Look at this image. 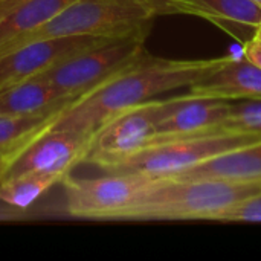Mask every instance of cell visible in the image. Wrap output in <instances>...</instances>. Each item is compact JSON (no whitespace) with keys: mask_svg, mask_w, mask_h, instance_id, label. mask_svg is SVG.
<instances>
[{"mask_svg":"<svg viewBox=\"0 0 261 261\" xmlns=\"http://www.w3.org/2000/svg\"><path fill=\"white\" fill-rule=\"evenodd\" d=\"M162 99L130 107L101 124L92 135L84 164L110 173L154 141Z\"/></svg>","mask_w":261,"mask_h":261,"instance_id":"52a82bcc","label":"cell"},{"mask_svg":"<svg viewBox=\"0 0 261 261\" xmlns=\"http://www.w3.org/2000/svg\"><path fill=\"white\" fill-rule=\"evenodd\" d=\"M254 37H255L257 40H260L261 41V24L258 26V28H257V29H255V34H254Z\"/></svg>","mask_w":261,"mask_h":261,"instance_id":"603a6c76","label":"cell"},{"mask_svg":"<svg viewBox=\"0 0 261 261\" xmlns=\"http://www.w3.org/2000/svg\"><path fill=\"white\" fill-rule=\"evenodd\" d=\"M145 37L104 40L38 73L63 95L78 99L145 52Z\"/></svg>","mask_w":261,"mask_h":261,"instance_id":"8992f818","label":"cell"},{"mask_svg":"<svg viewBox=\"0 0 261 261\" xmlns=\"http://www.w3.org/2000/svg\"><path fill=\"white\" fill-rule=\"evenodd\" d=\"M251 2H254L258 8H261V0H251Z\"/></svg>","mask_w":261,"mask_h":261,"instance_id":"cb8c5ba5","label":"cell"},{"mask_svg":"<svg viewBox=\"0 0 261 261\" xmlns=\"http://www.w3.org/2000/svg\"><path fill=\"white\" fill-rule=\"evenodd\" d=\"M73 101L41 75L28 76L0 87V113L3 115H55Z\"/></svg>","mask_w":261,"mask_h":261,"instance_id":"4fadbf2b","label":"cell"},{"mask_svg":"<svg viewBox=\"0 0 261 261\" xmlns=\"http://www.w3.org/2000/svg\"><path fill=\"white\" fill-rule=\"evenodd\" d=\"M168 14L200 17L232 35L234 28L254 35L261 24V8L251 0H164L161 15Z\"/></svg>","mask_w":261,"mask_h":261,"instance_id":"7c38bea8","label":"cell"},{"mask_svg":"<svg viewBox=\"0 0 261 261\" xmlns=\"http://www.w3.org/2000/svg\"><path fill=\"white\" fill-rule=\"evenodd\" d=\"M261 191V182L226 179H158L125 220L216 222L231 206Z\"/></svg>","mask_w":261,"mask_h":261,"instance_id":"7a4b0ae2","label":"cell"},{"mask_svg":"<svg viewBox=\"0 0 261 261\" xmlns=\"http://www.w3.org/2000/svg\"><path fill=\"white\" fill-rule=\"evenodd\" d=\"M229 109L231 101L228 99L193 96L188 93L162 99L153 142L214 133L226 119Z\"/></svg>","mask_w":261,"mask_h":261,"instance_id":"30bf717a","label":"cell"},{"mask_svg":"<svg viewBox=\"0 0 261 261\" xmlns=\"http://www.w3.org/2000/svg\"><path fill=\"white\" fill-rule=\"evenodd\" d=\"M90 141L92 136L54 128L49 124L8 158L3 179L26 171H44L63 180L75 165L84 164Z\"/></svg>","mask_w":261,"mask_h":261,"instance_id":"ba28073f","label":"cell"},{"mask_svg":"<svg viewBox=\"0 0 261 261\" xmlns=\"http://www.w3.org/2000/svg\"><path fill=\"white\" fill-rule=\"evenodd\" d=\"M214 133H245L261 136V96L231 101L226 119Z\"/></svg>","mask_w":261,"mask_h":261,"instance_id":"ac0fdd59","label":"cell"},{"mask_svg":"<svg viewBox=\"0 0 261 261\" xmlns=\"http://www.w3.org/2000/svg\"><path fill=\"white\" fill-rule=\"evenodd\" d=\"M153 5H154V8H156V12H158V15H161V8H162V2L164 0H150Z\"/></svg>","mask_w":261,"mask_h":261,"instance_id":"7402d4cb","label":"cell"},{"mask_svg":"<svg viewBox=\"0 0 261 261\" xmlns=\"http://www.w3.org/2000/svg\"><path fill=\"white\" fill-rule=\"evenodd\" d=\"M216 222L222 223H234V222H261V191L243 199L242 202L231 206L226 213H223Z\"/></svg>","mask_w":261,"mask_h":261,"instance_id":"d6986e66","label":"cell"},{"mask_svg":"<svg viewBox=\"0 0 261 261\" xmlns=\"http://www.w3.org/2000/svg\"><path fill=\"white\" fill-rule=\"evenodd\" d=\"M243 55L252 61L254 64H257L261 67V41L257 40L255 37L249 38L248 41H245V47H243Z\"/></svg>","mask_w":261,"mask_h":261,"instance_id":"ffe728a7","label":"cell"},{"mask_svg":"<svg viewBox=\"0 0 261 261\" xmlns=\"http://www.w3.org/2000/svg\"><path fill=\"white\" fill-rule=\"evenodd\" d=\"M156 17V8L150 0H73L38 29L0 46V57L23 43L46 37L89 35L99 38H147Z\"/></svg>","mask_w":261,"mask_h":261,"instance_id":"3957f363","label":"cell"},{"mask_svg":"<svg viewBox=\"0 0 261 261\" xmlns=\"http://www.w3.org/2000/svg\"><path fill=\"white\" fill-rule=\"evenodd\" d=\"M6 167H8V158H6V156H0V180H2L3 176H5Z\"/></svg>","mask_w":261,"mask_h":261,"instance_id":"44dd1931","label":"cell"},{"mask_svg":"<svg viewBox=\"0 0 261 261\" xmlns=\"http://www.w3.org/2000/svg\"><path fill=\"white\" fill-rule=\"evenodd\" d=\"M188 95L228 101L261 96V67L243 58L226 60L205 78L188 87Z\"/></svg>","mask_w":261,"mask_h":261,"instance_id":"8fae6325","label":"cell"},{"mask_svg":"<svg viewBox=\"0 0 261 261\" xmlns=\"http://www.w3.org/2000/svg\"><path fill=\"white\" fill-rule=\"evenodd\" d=\"M73 0H0V46L52 20Z\"/></svg>","mask_w":261,"mask_h":261,"instance_id":"9a60e30c","label":"cell"},{"mask_svg":"<svg viewBox=\"0 0 261 261\" xmlns=\"http://www.w3.org/2000/svg\"><path fill=\"white\" fill-rule=\"evenodd\" d=\"M173 179H226L261 182V141L211 158Z\"/></svg>","mask_w":261,"mask_h":261,"instance_id":"5bb4252c","label":"cell"},{"mask_svg":"<svg viewBox=\"0 0 261 261\" xmlns=\"http://www.w3.org/2000/svg\"><path fill=\"white\" fill-rule=\"evenodd\" d=\"M60 182V176L44 171L14 174L0 180V202L14 208H28L44 191Z\"/></svg>","mask_w":261,"mask_h":261,"instance_id":"2e32d148","label":"cell"},{"mask_svg":"<svg viewBox=\"0 0 261 261\" xmlns=\"http://www.w3.org/2000/svg\"><path fill=\"white\" fill-rule=\"evenodd\" d=\"M104 40L89 35L46 37L20 44L6 55L0 57V87L38 75L69 57L89 49Z\"/></svg>","mask_w":261,"mask_h":261,"instance_id":"9c48e42d","label":"cell"},{"mask_svg":"<svg viewBox=\"0 0 261 261\" xmlns=\"http://www.w3.org/2000/svg\"><path fill=\"white\" fill-rule=\"evenodd\" d=\"M258 141L261 136L245 133H205L164 139L147 145L110 173H138L154 179H173L211 158Z\"/></svg>","mask_w":261,"mask_h":261,"instance_id":"277c9868","label":"cell"},{"mask_svg":"<svg viewBox=\"0 0 261 261\" xmlns=\"http://www.w3.org/2000/svg\"><path fill=\"white\" fill-rule=\"evenodd\" d=\"M156 180L138 173H106L93 179H76L67 174L61 180L66 211L76 219L125 220Z\"/></svg>","mask_w":261,"mask_h":261,"instance_id":"5b68a950","label":"cell"},{"mask_svg":"<svg viewBox=\"0 0 261 261\" xmlns=\"http://www.w3.org/2000/svg\"><path fill=\"white\" fill-rule=\"evenodd\" d=\"M55 115L40 116H14L0 113V156L9 158L26 141H29L40 130L47 127Z\"/></svg>","mask_w":261,"mask_h":261,"instance_id":"e0dca14e","label":"cell"},{"mask_svg":"<svg viewBox=\"0 0 261 261\" xmlns=\"http://www.w3.org/2000/svg\"><path fill=\"white\" fill-rule=\"evenodd\" d=\"M225 60L226 57L171 60L153 57L145 50L132 64L63 109L50 127L92 136L112 116L148 102L161 93L190 87L210 75Z\"/></svg>","mask_w":261,"mask_h":261,"instance_id":"6da1fadb","label":"cell"}]
</instances>
